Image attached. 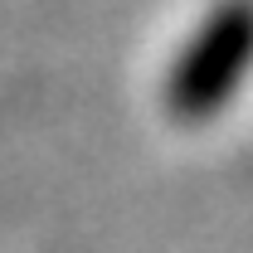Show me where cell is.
<instances>
[{
	"instance_id": "obj_1",
	"label": "cell",
	"mask_w": 253,
	"mask_h": 253,
	"mask_svg": "<svg viewBox=\"0 0 253 253\" xmlns=\"http://www.w3.org/2000/svg\"><path fill=\"white\" fill-rule=\"evenodd\" d=\"M253 78V0H210L161 68V112L175 126H210Z\"/></svg>"
}]
</instances>
